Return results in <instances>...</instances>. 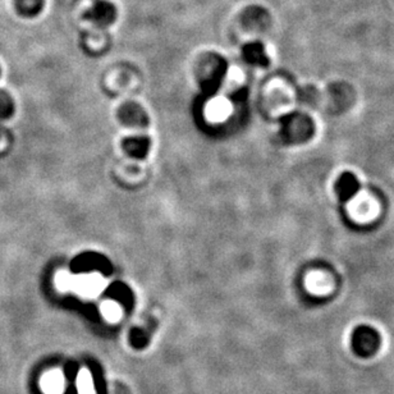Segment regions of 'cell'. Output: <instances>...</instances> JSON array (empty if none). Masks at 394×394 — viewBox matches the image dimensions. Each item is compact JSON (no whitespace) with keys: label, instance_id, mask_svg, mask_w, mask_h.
I'll return each mask as SVG.
<instances>
[{"label":"cell","instance_id":"cell-1","mask_svg":"<svg viewBox=\"0 0 394 394\" xmlns=\"http://www.w3.org/2000/svg\"><path fill=\"white\" fill-rule=\"evenodd\" d=\"M351 344L356 355L370 357L379 350L381 338L378 330L369 325H360L352 333Z\"/></svg>","mask_w":394,"mask_h":394},{"label":"cell","instance_id":"cell-2","mask_svg":"<svg viewBox=\"0 0 394 394\" xmlns=\"http://www.w3.org/2000/svg\"><path fill=\"white\" fill-rule=\"evenodd\" d=\"M118 12L113 3L107 0H95L84 15L85 21L91 22L98 29H105L114 25Z\"/></svg>","mask_w":394,"mask_h":394},{"label":"cell","instance_id":"cell-3","mask_svg":"<svg viewBox=\"0 0 394 394\" xmlns=\"http://www.w3.org/2000/svg\"><path fill=\"white\" fill-rule=\"evenodd\" d=\"M287 136L292 141L302 143L306 141L314 133V122L306 114H291L287 118L286 124Z\"/></svg>","mask_w":394,"mask_h":394},{"label":"cell","instance_id":"cell-4","mask_svg":"<svg viewBox=\"0 0 394 394\" xmlns=\"http://www.w3.org/2000/svg\"><path fill=\"white\" fill-rule=\"evenodd\" d=\"M360 180L351 172H344L339 176L336 183V191L341 201H350L360 191Z\"/></svg>","mask_w":394,"mask_h":394},{"label":"cell","instance_id":"cell-5","mask_svg":"<svg viewBox=\"0 0 394 394\" xmlns=\"http://www.w3.org/2000/svg\"><path fill=\"white\" fill-rule=\"evenodd\" d=\"M242 55L244 60L250 65H261V67L269 65V58L266 57L264 45L260 41L246 44L242 48Z\"/></svg>","mask_w":394,"mask_h":394},{"label":"cell","instance_id":"cell-6","mask_svg":"<svg viewBox=\"0 0 394 394\" xmlns=\"http://www.w3.org/2000/svg\"><path fill=\"white\" fill-rule=\"evenodd\" d=\"M41 389L45 394L65 393V375L60 370H51L41 378Z\"/></svg>","mask_w":394,"mask_h":394},{"label":"cell","instance_id":"cell-7","mask_svg":"<svg viewBox=\"0 0 394 394\" xmlns=\"http://www.w3.org/2000/svg\"><path fill=\"white\" fill-rule=\"evenodd\" d=\"M103 287V280L99 277L95 275H86L79 280H73V288L74 291H77L79 294L86 297H93L96 296L101 291Z\"/></svg>","mask_w":394,"mask_h":394},{"label":"cell","instance_id":"cell-8","mask_svg":"<svg viewBox=\"0 0 394 394\" xmlns=\"http://www.w3.org/2000/svg\"><path fill=\"white\" fill-rule=\"evenodd\" d=\"M45 7V0H15L18 15L25 18H34L40 15Z\"/></svg>","mask_w":394,"mask_h":394},{"label":"cell","instance_id":"cell-9","mask_svg":"<svg viewBox=\"0 0 394 394\" xmlns=\"http://www.w3.org/2000/svg\"><path fill=\"white\" fill-rule=\"evenodd\" d=\"M230 114V107L227 101L215 100L210 103L208 107V118L211 121H223Z\"/></svg>","mask_w":394,"mask_h":394},{"label":"cell","instance_id":"cell-10","mask_svg":"<svg viewBox=\"0 0 394 394\" xmlns=\"http://www.w3.org/2000/svg\"><path fill=\"white\" fill-rule=\"evenodd\" d=\"M77 388L79 394H96L91 374L88 373L87 369H82L79 372L77 376Z\"/></svg>","mask_w":394,"mask_h":394},{"label":"cell","instance_id":"cell-11","mask_svg":"<svg viewBox=\"0 0 394 394\" xmlns=\"http://www.w3.org/2000/svg\"><path fill=\"white\" fill-rule=\"evenodd\" d=\"M101 311H103V315L105 316L109 322H117L122 315L121 308L115 302L107 301L103 303Z\"/></svg>","mask_w":394,"mask_h":394},{"label":"cell","instance_id":"cell-12","mask_svg":"<svg viewBox=\"0 0 394 394\" xmlns=\"http://www.w3.org/2000/svg\"><path fill=\"white\" fill-rule=\"evenodd\" d=\"M13 110V103L7 93L0 91V118L7 117Z\"/></svg>","mask_w":394,"mask_h":394}]
</instances>
